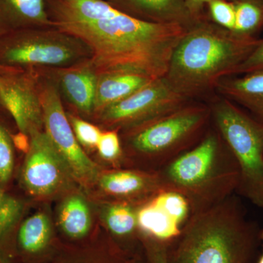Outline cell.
I'll return each instance as SVG.
<instances>
[{"instance_id": "603a6c76", "label": "cell", "mask_w": 263, "mask_h": 263, "mask_svg": "<svg viewBox=\"0 0 263 263\" xmlns=\"http://www.w3.org/2000/svg\"><path fill=\"white\" fill-rule=\"evenodd\" d=\"M52 27L46 0H0V28Z\"/></svg>"}, {"instance_id": "9a60e30c", "label": "cell", "mask_w": 263, "mask_h": 263, "mask_svg": "<svg viewBox=\"0 0 263 263\" xmlns=\"http://www.w3.org/2000/svg\"><path fill=\"white\" fill-rule=\"evenodd\" d=\"M57 231L67 243H79L91 239L98 232L94 202L81 187L57 200L55 210Z\"/></svg>"}, {"instance_id": "ba28073f", "label": "cell", "mask_w": 263, "mask_h": 263, "mask_svg": "<svg viewBox=\"0 0 263 263\" xmlns=\"http://www.w3.org/2000/svg\"><path fill=\"white\" fill-rule=\"evenodd\" d=\"M8 43L1 58L10 66L70 67L81 62L89 48L80 40L61 31L34 30Z\"/></svg>"}, {"instance_id": "5bb4252c", "label": "cell", "mask_w": 263, "mask_h": 263, "mask_svg": "<svg viewBox=\"0 0 263 263\" xmlns=\"http://www.w3.org/2000/svg\"><path fill=\"white\" fill-rule=\"evenodd\" d=\"M92 201L100 224L110 239L132 258H143L137 214L140 205L115 200Z\"/></svg>"}, {"instance_id": "7c38bea8", "label": "cell", "mask_w": 263, "mask_h": 263, "mask_svg": "<svg viewBox=\"0 0 263 263\" xmlns=\"http://www.w3.org/2000/svg\"><path fill=\"white\" fill-rule=\"evenodd\" d=\"M0 103L14 119L20 133L29 137L44 130L41 89L29 75L16 70L0 75Z\"/></svg>"}, {"instance_id": "44dd1931", "label": "cell", "mask_w": 263, "mask_h": 263, "mask_svg": "<svg viewBox=\"0 0 263 263\" xmlns=\"http://www.w3.org/2000/svg\"><path fill=\"white\" fill-rule=\"evenodd\" d=\"M155 80L149 76L132 72L98 73L95 114L120 101Z\"/></svg>"}, {"instance_id": "8fae6325", "label": "cell", "mask_w": 263, "mask_h": 263, "mask_svg": "<svg viewBox=\"0 0 263 263\" xmlns=\"http://www.w3.org/2000/svg\"><path fill=\"white\" fill-rule=\"evenodd\" d=\"M163 190L158 173L132 167H104L88 195L92 200L141 205Z\"/></svg>"}, {"instance_id": "2e32d148", "label": "cell", "mask_w": 263, "mask_h": 263, "mask_svg": "<svg viewBox=\"0 0 263 263\" xmlns=\"http://www.w3.org/2000/svg\"><path fill=\"white\" fill-rule=\"evenodd\" d=\"M140 259L124 253L100 229L91 239L83 243L63 242L56 254L44 263H138Z\"/></svg>"}, {"instance_id": "d590c367", "label": "cell", "mask_w": 263, "mask_h": 263, "mask_svg": "<svg viewBox=\"0 0 263 263\" xmlns=\"http://www.w3.org/2000/svg\"><path fill=\"white\" fill-rule=\"evenodd\" d=\"M138 263H146V260H145L144 258L140 259L139 261H138Z\"/></svg>"}, {"instance_id": "4316f807", "label": "cell", "mask_w": 263, "mask_h": 263, "mask_svg": "<svg viewBox=\"0 0 263 263\" xmlns=\"http://www.w3.org/2000/svg\"><path fill=\"white\" fill-rule=\"evenodd\" d=\"M69 122L76 139L82 148L88 150L97 149L103 131L97 126L72 114H67Z\"/></svg>"}, {"instance_id": "3957f363", "label": "cell", "mask_w": 263, "mask_h": 263, "mask_svg": "<svg viewBox=\"0 0 263 263\" xmlns=\"http://www.w3.org/2000/svg\"><path fill=\"white\" fill-rule=\"evenodd\" d=\"M261 229L236 195L191 214L167 245L169 263H257Z\"/></svg>"}, {"instance_id": "83f0119b", "label": "cell", "mask_w": 263, "mask_h": 263, "mask_svg": "<svg viewBox=\"0 0 263 263\" xmlns=\"http://www.w3.org/2000/svg\"><path fill=\"white\" fill-rule=\"evenodd\" d=\"M207 15L212 22L223 28L234 31L235 6L231 0H210L207 4Z\"/></svg>"}, {"instance_id": "8992f818", "label": "cell", "mask_w": 263, "mask_h": 263, "mask_svg": "<svg viewBox=\"0 0 263 263\" xmlns=\"http://www.w3.org/2000/svg\"><path fill=\"white\" fill-rule=\"evenodd\" d=\"M210 108L214 126L238 163L236 193L263 209V123L224 98Z\"/></svg>"}, {"instance_id": "7402d4cb", "label": "cell", "mask_w": 263, "mask_h": 263, "mask_svg": "<svg viewBox=\"0 0 263 263\" xmlns=\"http://www.w3.org/2000/svg\"><path fill=\"white\" fill-rule=\"evenodd\" d=\"M140 234L149 235L170 243L179 235L183 226L166 209L158 193L138 208Z\"/></svg>"}, {"instance_id": "4dcf8cb0", "label": "cell", "mask_w": 263, "mask_h": 263, "mask_svg": "<svg viewBox=\"0 0 263 263\" xmlns=\"http://www.w3.org/2000/svg\"><path fill=\"white\" fill-rule=\"evenodd\" d=\"M189 9L197 20L209 18L207 15V4L210 0H185Z\"/></svg>"}, {"instance_id": "d4e9b609", "label": "cell", "mask_w": 263, "mask_h": 263, "mask_svg": "<svg viewBox=\"0 0 263 263\" xmlns=\"http://www.w3.org/2000/svg\"><path fill=\"white\" fill-rule=\"evenodd\" d=\"M98 155L105 167H123L124 152L122 138L117 129H106L103 132L97 146Z\"/></svg>"}, {"instance_id": "7a4b0ae2", "label": "cell", "mask_w": 263, "mask_h": 263, "mask_svg": "<svg viewBox=\"0 0 263 263\" xmlns=\"http://www.w3.org/2000/svg\"><path fill=\"white\" fill-rule=\"evenodd\" d=\"M259 41L223 28L209 18L199 21L176 45L163 79L188 100L203 96L215 90L223 78L234 75Z\"/></svg>"}, {"instance_id": "1f68e13d", "label": "cell", "mask_w": 263, "mask_h": 263, "mask_svg": "<svg viewBox=\"0 0 263 263\" xmlns=\"http://www.w3.org/2000/svg\"><path fill=\"white\" fill-rule=\"evenodd\" d=\"M12 138H13L15 148H18L21 152H24L26 155L29 149V147H30V138H29V137L19 132L18 134L15 135V136L12 135Z\"/></svg>"}, {"instance_id": "9c48e42d", "label": "cell", "mask_w": 263, "mask_h": 263, "mask_svg": "<svg viewBox=\"0 0 263 263\" xmlns=\"http://www.w3.org/2000/svg\"><path fill=\"white\" fill-rule=\"evenodd\" d=\"M44 131L61 155L78 184L86 193L95 186L103 165L91 160L76 139L60 93L53 84L41 89Z\"/></svg>"}, {"instance_id": "d6a6232c", "label": "cell", "mask_w": 263, "mask_h": 263, "mask_svg": "<svg viewBox=\"0 0 263 263\" xmlns=\"http://www.w3.org/2000/svg\"><path fill=\"white\" fill-rule=\"evenodd\" d=\"M257 263H263V229L261 232V251Z\"/></svg>"}, {"instance_id": "e0dca14e", "label": "cell", "mask_w": 263, "mask_h": 263, "mask_svg": "<svg viewBox=\"0 0 263 263\" xmlns=\"http://www.w3.org/2000/svg\"><path fill=\"white\" fill-rule=\"evenodd\" d=\"M107 1L121 11L151 23L174 24L188 29L199 22L192 14L185 0Z\"/></svg>"}, {"instance_id": "52a82bcc", "label": "cell", "mask_w": 263, "mask_h": 263, "mask_svg": "<svg viewBox=\"0 0 263 263\" xmlns=\"http://www.w3.org/2000/svg\"><path fill=\"white\" fill-rule=\"evenodd\" d=\"M30 147L19 171V184L30 200L48 203L80 187L44 130L30 136Z\"/></svg>"}, {"instance_id": "5b68a950", "label": "cell", "mask_w": 263, "mask_h": 263, "mask_svg": "<svg viewBox=\"0 0 263 263\" xmlns=\"http://www.w3.org/2000/svg\"><path fill=\"white\" fill-rule=\"evenodd\" d=\"M212 122L210 105L193 103L121 133L123 167L157 171L195 146Z\"/></svg>"}, {"instance_id": "cb8c5ba5", "label": "cell", "mask_w": 263, "mask_h": 263, "mask_svg": "<svg viewBox=\"0 0 263 263\" xmlns=\"http://www.w3.org/2000/svg\"><path fill=\"white\" fill-rule=\"evenodd\" d=\"M235 32L257 37L263 29L262 1L234 2Z\"/></svg>"}, {"instance_id": "836d02e7", "label": "cell", "mask_w": 263, "mask_h": 263, "mask_svg": "<svg viewBox=\"0 0 263 263\" xmlns=\"http://www.w3.org/2000/svg\"><path fill=\"white\" fill-rule=\"evenodd\" d=\"M15 70H11L9 67H5V66L0 65V75L2 74L7 73V72H11Z\"/></svg>"}, {"instance_id": "277c9868", "label": "cell", "mask_w": 263, "mask_h": 263, "mask_svg": "<svg viewBox=\"0 0 263 263\" xmlns=\"http://www.w3.org/2000/svg\"><path fill=\"white\" fill-rule=\"evenodd\" d=\"M164 190L181 194L192 214L203 212L236 193L239 168L215 127L195 146L157 171Z\"/></svg>"}, {"instance_id": "484cf974", "label": "cell", "mask_w": 263, "mask_h": 263, "mask_svg": "<svg viewBox=\"0 0 263 263\" xmlns=\"http://www.w3.org/2000/svg\"><path fill=\"white\" fill-rule=\"evenodd\" d=\"M15 146L12 135L0 122V186L8 190L15 172Z\"/></svg>"}, {"instance_id": "6da1fadb", "label": "cell", "mask_w": 263, "mask_h": 263, "mask_svg": "<svg viewBox=\"0 0 263 263\" xmlns=\"http://www.w3.org/2000/svg\"><path fill=\"white\" fill-rule=\"evenodd\" d=\"M53 26L89 48L90 60L98 73L132 72L154 79L165 75L173 51L187 30L135 18L111 4L98 20Z\"/></svg>"}, {"instance_id": "f1b7e54d", "label": "cell", "mask_w": 263, "mask_h": 263, "mask_svg": "<svg viewBox=\"0 0 263 263\" xmlns=\"http://www.w3.org/2000/svg\"><path fill=\"white\" fill-rule=\"evenodd\" d=\"M143 255L146 263H169L168 243L149 235L140 234Z\"/></svg>"}, {"instance_id": "ffe728a7", "label": "cell", "mask_w": 263, "mask_h": 263, "mask_svg": "<svg viewBox=\"0 0 263 263\" xmlns=\"http://www.w3.org/2000/svg\"><path fill=\"white\" fill-rule=\"evenodd\" d=\"M215 90L222 98L243 107L252 117L263 123V70L223 78Z\"/></svg>"}, {"instance_id": "d6986e66", "label": "cell", "mask_w": 263, "mask_h": 263, "mask_svg": "<svg viewBox=\"0 0 263 263\" xmlns=\"http://www.w3.org/2000/svg\"><path fill=\"white\" fill-rule=\"evenodd\" d=\"M30 205L31 200L0 186V263H20L15 247L17 232Z\"/></svg>"}, {"instance_id": "30bf717a", "label": "cell", "mask_w": 263, "mask_h": 263, "mask_svg": "<svg viewBox=\"0 0 263 263\" xmlns=\"http://www.w3.org/2000/svg\"><path fill=\"white\" fill-rule=\"evenodd\" d=\"M188 100L171 89L163 78L155 79L97 114L107 129L129 130L183 106Z\"/></svg>"}, {"instance_id": "4fadbf2b", "label": "cell", "mask_w": 263, "mask_h": 263, "mask_svg": "<svg viewBox=\"0 0 263 263\" xmlns=\"http://www.w3.org/2000/svg\"><path fill=\"white\" fill-rule=\"evenodd\" d=\"M57 232L54 219L46 206L26 216L17 232L19 262L44 263L51 259L63 243Z\"/></svg>"}, {"instance_id": "f546056e", "label": "cell", "mask_w": 263, "mask_h": 263, "mask_svg": "<svg viewBox=\"0 0 263 263\" xmlns=\"http://www.w3.org/2000/svg\"><path fill=\"white\" fill-rule=\"evenodd\" d=\"M262 70H263V38L260 39L258 46L249 55L248 58L237 67L233 76L243 75V74Z\"/></svg>"}, {"instance_id": "e575fe53", "label": "cell", "mask_w": 263, "mask_h": 263, "mask_svg": "<svg viewBox=\"0 0 263 263\" xmlns=\"http://www.w3.org/2000/svg\"><path fill=\"white\" fill-rule=\"evenodd\" d=\"M233 2H243V1H262V0H231Z\"/></svg>"}, {"instance_id": "ac0fdd59", "label": "cell", "mask_w": 263, "mask_h": 263, "mask_svg": "<svg viewBox=\"0 0 263 263\" xmlns=\"http://www.w3.org/2000/svg\"><path fill=\"white\" fill-rule=\"evenodd\" d=\"M98 72L91 60L65 67L59 82L66 98L85 115L94 113Z\"/></svg>"}]
</instances>
